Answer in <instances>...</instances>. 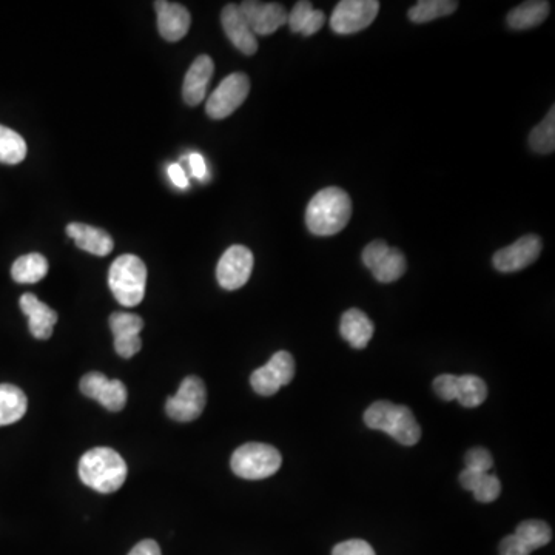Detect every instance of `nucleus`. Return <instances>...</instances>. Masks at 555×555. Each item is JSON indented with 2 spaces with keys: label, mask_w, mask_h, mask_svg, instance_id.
Here are the masks:
<instances>
[{
  "label": "nucleus",
  "mask_w": 555,
  "mask_h": 555,
  "mask_svg": "<svg viewBox=\"0 0 555 555\" xmlns=\"http://www.w3.org/2000/svg\"><path fill=\"white\" fill-rule=\"evenodd\" d=\"M350 216V196L338 187H327L310 199L306 209L307 229L317 236L337 235L349 224Z\"/></svg>",
  "instance_id": "f257e3e1"
},
{
  "label": "nucleus",
  "mask_w": 555,
  "mask_h": 555,
  "mask_svg": "<svg viewBox=\"0 0 555 555\" xmlns=\"http://www.w3.org/2000/svg\"><path fill=\"white\" fill-rule=\"evenodd\" d=\"M127 474L124 458L110 448L90 449L79 461L82 483L101 494L119 491L127 480Z\"/></svg>",
  "instance_id": "f03ea898"
},
{
  "label": "nucleus",
  "mask_w": 555,
  "mask_h": 555,
  "mask_svg": "<svg viewBox=\"0 0 555 555\" xmlns=\"http://www.w3.org/2000/svg\"><path fill=\"white\" fill-rule=\"evenodd\" d=\"M364 423L369 429L386 432L403 446H414L421 438L420 424L414 412L407 406H398L391 401L381 400L370 404L364 412Z\"/></svg>",
  "instance_id": "7ed1b4c3"
},
{
  "label": "nucleus",
  "mask_w": 555,
  "mask_h": 555,
  "mask_svg": "<svg viewBox=\"0 0 555 555\" xmlns=\"http://www.w3.org/2000/svg\"><path fill=\"white\" fill-rule=\"evenodd\" d=\"M111 293L119 304L135 307L142 303L147 286V267L136 255H122L111 264L108 273Z\"/></svg>",
  "instance_id": "20e7f679"
},
{
  "label": "nucleus",
  "mask_w": 555,
  "mask_h": 555,
  "mask_svg": "<svg viewBox=\"0 0 555 555\" xmlns=\"http://www.w3.org/2000/svg\"><path fill=\"white\" fill-rule=\"evenodd\" d=\"M283 457L270 444L247 443L232 455V471L246 480H264L280 471Z\"/></svg>",
  "instance_id": "39448f33"
},
{
  "label": "nucleus",
  "mask_w": 555,
  "mask_h": 555,
  "mask_svg": "<svg viewBox=\"0 0 555 555\" xmlns=\"http://www.w3.org/2000/svg\"><path fill=\"white\" fill-rule=\"evenodd\" d=\"M361 259L378 283H394L406 273L407 263L403 252L389 246L381 239L367 244Z\"/></svg>",
  "instance_id": "423d86ee"
},
{
  "label": "nucleus",
  "mask_w": 555,
  "mask_h": 555,
  "mask_svg": "<svg viewBox=\"0 0 555 555\" xmlns=\"http://www.w3.org/2000/svg\"><path fill=\"white\" fill-rule=\"evenodd\" d=\"M250 93L247 74L232 73L216 87L207 101V115L212 119H226L246 101Z\"/></svg>",
  "instance_id": "0eeeda50"
},
{
  "label": "nucleus",
  "mask_w": 555,
  "mask_h": 555,
  "mask_svg": "<svg viewBox=\"0 0 555 555\" xmlns=\"http://www.w3.org/2000/svg\"><path fill=\"white\" fill-rule=\"evenodd\" d=\"M207 403L206 384L201 378L187 377L179 386L178 394L165 403V411L172 420L190 423L201 417Z\"/></svg>",
  "instance_id": "6e6552de"
},
{
  "label": "nucleus",
  "mask_w": 555,
  "mask_h": 555,
  "mask_svg": "<svg viewBox=\"0 0 555 555\" xmlns=\"http://www.w3.org/2000/svg\"><path fill=\"white\" fill-rule=\"evenodd\" d=\"M377 0H341L330 17V27L337 34H355L369 27L380 11Z\"/></svg>",
  "instance_id": "1a4fd4ad"
},
{
  "label": "nucleus",
  "mask_w": 555,
  "mask_h": 555,
  "mask_svg": "<svg viewBox=\"0 0 555 555\" xmlns=\"http://www.w3.org/2000/svg\"><path fill=\"white\" fill-rule=\"evenodd\" d=\"M295 377V360L286 350L276 352L266 366L259 367L250 377L253 391L263 397H272L281 387L292 383Z\"/></svg>",
  "instance_id": "9d476101"
},
{
  "label": "nucleus",
  "mask_w": 555,
  "mask_h": 555,
  "mask_svg": "<svg viewBox=\"0 0 555 555\" xmlns=\"http://www.w3.org/2000/svg\"><path fill=\"white\" fill-rule=\"evenodd\" d=\"M253 253L246 246L235 244L224 252L216 267L219 286L226 290H238L246 286L252 275Z\"/></svg>",
  "instance_id": "9b49d317"
},
{
  "label": "nucleus",
  "mask_w": 555,
  "mask_h": 555,
  "mask_svg": "<svg viewBox=\"0 0 555 555\" xmlns=\"http://www.w3.org/2000/svg\"><path fill=\"white\" fill-rule=\"evenodd\" d=\"M542 247V239L539 236L525 235L517 239L511 246L498 250L492 258V263L498 272H518L539 259Z\"/></svg>",
  "instance_id": "f8f14e48"
},
{
  "label": "nucleus",
  "mask_w": 555,
  "mask_h": 555,
  "mask_svg": "<svg viewBox=\"0 0 555 555\" xmlns=\"http://www.w3.org/2000/svg\"><path fill=\"white\" fill-rule=\"evenodd\" d=\"M81 392L99 401L110 412H119L127 404V387L121 380H108L101 372H90L81 380Z\"/></svg>",
  "instance_id": "ddd939ff"
},
{
  "label": "nucleus",
  "mask_w": 555,
  "mask_h": 555,
  "mask_svg": "<svg viewBox=\"0 0 555 555\" xmlns=\"http://www.w3.org/2000/svg\"><path fill=\"white\" fill-rule=\"evenodd\" d=\"M238 7L255 36H269L287 24L289 13L281 4H275V2L264 4L256 0H247Z\"/></svg>",
  "instance_id": "4468645a"
},
{
  "label": "nucleus",
  "mask_w": 555,
  "mask_h": 555,
  "mask_svg": "<svg viewBox=\"0 0 555 555\" xmlns=\"http://www.w3.org/2000/svg\"><path fill=\"white\" fill-rule=\"evenodd\" d=\"M156 14H158L159 34L165 41L178 42L189 31L192 24L189 10L184 5L167 0L155 2Z\"/></svg>",
  "instance_id": "2eb2a0df"
},
{
  "label": "nucleus",
  "mask_w": 555,
  "mask_h": 555,
  "mask_svg": "<svg viewBox=\"0 0 555 555\" xmlns=\"http://www.w3.org/2000/svg\"><path fill=\"white\" fill-rule=\"evenodd\" d=\"M213 73H215V64L207 54H201L193 61L189 71L185 74L184 85H182L185 104L196 107L206 99L207 87H209Z\"/></svg>",
  "instance_id": "dca6fc26"
},
{
  "label": "nucleus",
  "mask_w": 555,
  "mask_h": 555,
  "mask_svg": "<svg viewBox=\"0 0 555 555\" xmlns=\"http://www.w3.org/2000/svg\"><path fill=\"white\" fill-rule=\"evenodd\" d=\"M222 28L226 31V36L230 42L246 56H253L258 51V39L249 24L244 19L243 13L238 5L229 4L224 7L221 13Z\"/></svg>",
  "instance_id": "f3484780"
},
{
  "label": "nucleus",
  "mask_w": 555,
  "mask_h": 555,
  "mask_svg": "<svg viewBox=\"0 0 555 555\" xmlns=\"http://www.w3.org/2000/svg\"><path fill=\"white\" fill-rule=\"evenodd\" d=\"M22 312L28 317L31 335L37 340H48L53 335L54 326L58 323V312L42 303L33 293L21 296Z\"/></svg>",
  "instance_id": "a211bd4d"
},
{
  "label": "nucleus",
  "mask_w": 555,
  "mask_h": 555,
  "mask_svg": "<svg viewBox=\"0 0 555 555\" xmlns=\"http://www.w3.org/2000/svg\"><path fill=\"white\" fill-rule=\"evenodd\" d=\"M67 235L74 239L79 249L96 256H107L115 247V241L105 230L87 226L82 222H71L67 226Z\"/></svg>",
  "instance_id": "6ab92c4d"
},
{
  "label": "nucleus",
  "mask_w": 555,
  "mask_h": 555,
  "mask_svg": "<svg viewBox=\"0 0 555 555\" xmlns=\"http://www.w3.org/2000/svg\"><path fill=\"white\" fill-rule=\"evenodd\" d=\"M374 330V323L360 309H349L341 317V335L354 349H364L374 337Z\"/></svg>",
  "instance_id": "aec40b11"
},
{
  "label": "nucleus",
  "mask_w": 555,
  "mask_h": 555,
  "mask_svg": "<svg viewBox=\"0 0 555 555\" xmlns=\"http://www.w3.org/2000/svg\"><path fill=\"white\" fill-rule=\"evenodd\" d=\"M287 24H289L293 33L313 36L326 24V16H324L323 11L315 10L307 0H301L287 16Z\"/></svg>",
  "instance_id": "412c9836"
},
{
  "label": "nucleus",
  "mask_w": 555,
  "mask_h": 555,
  "mask_svg": "<svg viewBox=\"0 0 555 555\" xmlns=\"http://www.w3.org/2000/svg\"><path fill=\"white\" fill-rule=\"evenodd\" d=\"M551 11V5L545 0H531L525 4L518 5L514 10L509 11L508 25L512 30H529L545 22Z\"/></svg>",
  "instance_id": "4be33fe9"
},
{
  "label": "nucleus",
  "mask_w": 555,
  "mask_h": 555,
  "mask_svg": "<svg viewBox=\"0 0 555 555\" xmlns=\"http://www.w3.org/2000/svg\"><path fill=\"white\" fill-rule=\"evenodd\" d=\"M28 409L27 395L13 384H0V428L16 423Z\"/></svg>",
  "instance_id": "5701e85b"
},
{
  "label": "nucleus",
  "mask_w": 555,
  "mask_h": 555,
  "mask_svg": "<svg viewBox=\"0 0 555 555\" xmlns=\"http://www.w3.org/2000/svg\"><path fill=\"white\" fill-rule=\"evenodd\" d=\"M48 273V261L41 253H28L14 261L11 276L19 284H34L44 280Z\"/></svg>",
  "instance_id": "b1692460"
},
{
  "label": "nucleus",
  "mask_w": 555,
  "mask_h": 555,
  "mask_svg": "<svg viewBox=\"0 0 555 555\" xmlns=\"http://www.w3.org/2000/svg\"><path fill=\"white\" fill-rule=\"evenodd\" d=\"M458 8L455 0H420L409 10V19L414 24H426L438 17L449 16Z\"/></svg>",
  "instance_id": "393cba45"
},
{
  "label": "nucleus",
  "mask_w": 555,
  "mask_h": 555,
  "mask_svg": "<svg viewBox=\"0 0 555 555\" xmlns=\"http://www.w3.org/2000/svg\"><path fill=\"white\" fill-rule=\"evenodd\" d=\"M488 398V386L475 375H463L457 378V397L455 400L463 407H478Z\"/></svg>",
  "instance_id": "a878e982"
},
{
  "label": "nucleus",
  "mask_w": 555,
  "mask_h": 555,
  "mask_svg": "<svg viewBox=\"0 0 555 555\" xmlns=\"http://www.w3.org/2000/svg\"><path fill=\"white\" fill-rule=\"evenodd\" d=\"M27 156V144L19 133L0 125V162L2 164H19Z\"/></svg>",
  "instance_id": "bb28decb"
},
{
  "label": "nucleus",
  "mask_w": 555,
  "mask_h": 555,
  "mask_svg": "<svg viewBox=\"0 0 555 555\" xmlns=\"http://www.w3.org/2000/svg\"><path fill=\"white\" fill-rule=\"evenodd\" d=\"M529 145L535 153L549 155L555 150V108L549 110L546 118L534 127L529 135Z\"/></svg>",
  "instance_id": "cd10ccee"
},
{
  "label": "nucleus",
  "mask_w": 555,
  "mask_h": 555,
  "mask_svg": "<svg viewBox=\"0 0 555 555\" xmlns=\"http://www.w3.org/2000/svg\"><path fill=\"white\" fill-rule=\"evenodd\" d=\"M518 539L522 540L531 551L534 549L543 548L548 545L552 539V531L548 523L542 520H526L520 523L515 531Z\"/></svg>",
  "instance_id": "c85d7f7f"
},
{
  "label": "nucleus",
  "mask_w": 555,
  "mask_h": 555,
  "mask_svg": "<svg viewBox=\"0 0 555 555\" xmlns=\"http://www.w3.org/2000/svg\"><path fill=\"white\" fill-rule=\"evenodd\" d=\"M110 327L115 338L139 337L144 321L135 313L116 312L110 317Z\"/></svg>",
  "instance_id": "c756f323"
},
{
  "label": "nucleus",
  "mask_w": 555,
  "mask_h": 555,
  "mask_svg": "<svg viewBox=\"0 0 555 555\" xmlns=\"http://www.w3.org/2000/svg\"><path fill=\"white\" fill-rule=\"evenodd\" d=\"M475 500L480 503H492L502 494V483L497 475L483 474L477 488L474 489Z\"/></svg>",
  "instance_id": "7c9ffc66"
},
{
  "label": "nucleus",
  "mask_w": 555,
  "mask_h": 555,
  "mask_svg": "<svg viewBox=\"0 0 555 555\" xmlns=\"http://www.w3.org/2000/svg\"><path fill=\"white\" fill-rule=\"evenodd\" d=\"M465 463L466 468L474 469V471L481 472V474H488L489 469L494 466V458H492L488 449L472 448L465 455Z\"/></svg>",
  "instance_id": "2f4dec72"
},
{
  "label": "nucleus",
  "mask_w": 555,
  "mask_h": 555,
  "mask_svg": "<svg viewBox=\"0 0 555 555\" xmlns=\"http://www.w3.org/2000/svg\"><path fill=\"white\" fill-rule=\"evenodd\" d=\"M457 378L455 375L444 374L434 380V391L441 400L452 401L457 397Z\"/></svg>",
  "instance_id": "473e14b6"
},
{
  "label": "nucleus",
  "mask_w": 555,
  "mask_h": 555,
  "mask_svg": "<svg viewBox=\"0 0 555 555\" xmlns=\"http://www.w3.org/2000/svg\"><path fill=\"white\" fill-rule=\"evenodd\" d=\"M332 555H377L374 548L364 540H347L335 546Z\"/></svg>",
  "instance_id": "72a5a7b5"
},
{
  "label": "nucleus",
  "mask_w": 555,
  "mask_h": 555,
  "mask_svg": "<svg viewBox=\"0 0 555 555\" xmlns=\"http://www.w3.org/2000/svg\"><path fill=\"white\" fill-rule=\"evenodd\" d=\"M141 337L115 338V349L119 357L132 358L141 350Z\"/></svg>",
  "instance_id": "f704fd0d"
},
{
  "label": "nucleus",
  "mask_w": 555,
  "mask_h": 555,
  "mask_svg": "<svg viewBox=\"0 0 555 555\" xmlns=\"http://www.w3.org/2000/svg\"><path fill=\"white\" fill-rule=\"evenodd\" d=\"M531 552L515 534L508 535L500 543V555H529Z\"/></svg>",
  "instance_id": "c9c22d12"
},
{
  "label": "nucleus",
  "mask_w": 555,
  "mask_h": 555,
  "mask_svg": "<svg viewBox=\"0 0 555 555\" xmlns=\"http://www.w3.org/2000/svg\"><path fill=\"white\" fill-rule=\"evenodd\" d=\"M481 477H483L481 472L465 468V471L460 474V485L463 486V489H466V491L474 492V489L477 488L478 483H480Z\"/></svg>",
  "instance_id": "e433bc0d"
},
{
  "label": "nucleus",
  "mask_w": 555,
  "mask_h": 555,
  "mask_svg": "<svg viewBox=\"0 0 555 555\" xmlns=\"http://www.w3.org/2000/svg\"><path fill=\"white\" fill-rule=\"evenodd\" d=\"M128 555H162L161 548L155 540H142Z\"/></svg>",
  "instance_id": "4c0bfd02"
},
{
  "label": "nucleus",
  "mask_w": 555,
  "mask_h": 555,
  "mask_svg": "<svg viewBox=\"0 0 555 555\" xmlns=\"http://www.w3.org/2000/svg\"><path fill=\"white\" fill-rule=\"evenodd\" d=\"M169 176L172 179L173 184L178 187V189L185 190L189 189V179H187V175H185L184 170H182L181 165L179 164H172L169 167Z\"/></svg>",
  "instance_id": "58836bf2"
},
{
  "label": "nucleus",
  "mask_w": 555,
  "mask_h": 555,
  "mask_svg": "<svg viewBox=\"0 0 555 555\" xmlns=\"http://www.w3.org/2000/svg\"><path fill=\"white\" fill-rule=\"evenodd\" d=\"M190 169H192L193 176L198 179H204L207 176L206 159L202 158L199 153H192L189 158Z\"/></svg>",
  "instance_id": "ea45409f"
}]
</instances>
